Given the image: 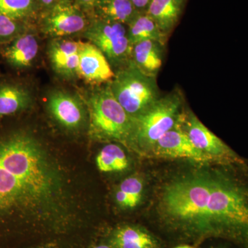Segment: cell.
Here are the masks:
<instances>
[{
    "label": "cell",
    "instance_id": "1",
    "mask_svg": "<svg viewBox=\"0 0 248 248\" xmlns=\"http://www.w3.org/2000/svg\"><path fill=\"white\" fill-rule=\"evenodd\" d=\"M155 203L158 221L182 239H223L248 248L247 163L179 171L160 186Z\"/></svg>",
    "mask_w": 248,
    "mask_h": 248
},
{
    "label": "cell",
    "instance_id": "2",
    "mask_svg": "<svg viewBox=\"0 0 248 248\" xmlns=\"http://www.w3.org/2000/svg\"><path fill=\"white\" fill-rule=\"evenodd\" d=\"M0 166L14 174L38 200L50 193L53 186L43 153L32 137L14 132L0 140Z\"/></svg>",
    "mask_w": 248,
    "mask_h": 248
},
{
    "label": "cell",
    "instance_id": "3",
    "mask_svg": "<svg viewBox=\"0 0 248 248\" xmlns=\"http://www.w3.org/2000/svg\"><path fill=\"white\" fill-rule=\"evenodd\" d=\"M86 104L89 112V131L93 138L130 145L134 119L114 97L108 82L90 93Z\"/></svg>",
    "mask_w": 248,
    "mask_h": 248
},
{
    "label": "cell",
    "instance_id": "4",
    "mask_svg": "<svg viewBox=\"0 0 248 248\" xmlns=\"http://www.w3.org/2000/svg\"><path fill=\"white\" fill-rule=\"evenodd\" d=\"M184 108V97L179 89L161 96L146 112L134 119L130 146L148 155L155 143L175 126Z\"/></svg>",
    "mask_w": 248,
    "mask_h": 248
},
{
    "label": "cell",
    "instance_id": "5",
    "mask_svg": "<svg viewBox=\"0 0 248 248\" xmlns=\"http://www.w3.org/2000/svg\"><path fill=\"white\" fill-rule=\"evenodd\" d=\"M108 84L117 102L133 119L146 112L161 97L156 78L143 74L133 61L117 70Z\"/></svg>",
    "mask_w": 248,
    "mask_h": 248
},
{
    "label": "cell",
    "instance_id": "6",
    "mask_svg": "<svg viewBox=\"0 0 248 248\" xmlns=\"http://www.w3.org/2000/svg\"><path fill=\"white\" fill-rule=\"evenodd\" d=\"M83 34L104 53L112 68L117 71L132 61L133 46L128 40L127 26L90 18Z\"/></svg>",
    "mask_w": 248,
    "mask_h": 248
},
{
    "label": "cell",
    "instance_id": "7",
    "mask_svg": "<svg viewBox=\"0 0 248 248\" xmlns=\"http://www.w3.org/2000/svg\"><path fill=\"white\" fill-rule=\"evenodd\" d=\"M177 124L196 148L213 160L214 164L247 163L246 159L238 155L221 138L210 131L187 108H184Z\"/></svg>",
    "mask_w": 248,
    "mask_h": 248
},
{
    "label": "cell",
    "instance_id": "8",
    "mask_svg": "<svg viewBox=\"0 0 248 248\" xmlns=\"http://www.w3.org/2000/svg\"><path fill=\"white\" fill-rule=\"evenodd\" d=\"M41 29L52 37H65L84 32L90 22L85 11L74 2L58 1L39 16Z\"/></svg>",
    "mask_w": 248,
    "mask_h": 248
},
{
    "label": "cell",
    "instance_id": "9",
    "mask_svg": "<svg viewBox=\"0 0 248 248\" xmlns=\"http://www.w3.org/2000/svg\"><path fill=\"white\" fill-rule=\"evenodd\" d=\"M148 155L154 158L186 159L196 164H214L213 160L196 148L178 124L155 143Z\"/></svg>",
    "mask_w": 248,
    "mask_h": 248
},
{
    "label": "cell",
    "instance_id": "10",
    "mask_svg": "<svg viewBox=\"0 0 248 248\" xmlns=\"http://www.w3.org/2000/svg\"><path fill=\"white\" fill-rule=\"evenodd\" d=\"M47 106L54 119L64 128L76 130L84 123V108L71 93L61 90L53 91L48 96Z\"/></svg>",
    "mask_w": 248,
    "mask_h": 248
},
{
    "label": "cell",
    "instance_id": "11",
    "mask_svg": "<svg viewBox=\"0 0 248 248\" xmlns=\"http://www.w3.org/2000/svg\"><path fill=\"white\" fill-rule=\"evenodd\" d=\"M77 74L89 83H108L115 77L104 53L91 42H84L79 51Z\"/></svg>",
    "mask_w": 248,
    "mask_h": 248
},
{
    "label": "cell",
    "instance_id": "12",
    "mask_svg": "<svg viewBox=\"0 0 248 248\" xmlns=\"http://www.w3.org/2000/svg\"><path fill=\"white\" fill-rule=\"evenodd\" d=\"M0 46L3 60L8 66L16 71L30 68L39 51L37 37L31 28L9 43Z\"/></svg>",
    "mask_w": 248,
    "mask_h": 248
},
{
    "label": "cell",
    "instance_id": "13",
    "mask_svg": "<svg viewBox=\"0 0 248 248\" xmlns=\"http://www.w3.org/2000/svg\"><path fill=\"white\" fill-rule=\"evenodd\" d=\"M32 101V91L27 85L16 80L0 81V120L28 110Z\"/></svg>",
    "mask_w": 248,
    "mask_h": 248
},
{
    "label": "cell",
    "instance_id": "14",
    "mask_svg": "<svg viewBox=\"0 0 248 248\" xmlns=\"http://www.w3.org/2000/svg\"><path fill=\"white\" fill-rule=\"evenodd\" d=\"M38 199L14 174L0 166V210L27 206Z\"/></svg>",
    "mask_w": 248,
    "mask_h": 248
},
{
    "label": "cell",
    "instance_id": "15",
    "mask_svg": "<svg viewBox=\"0 0 248 248\" xmlns=\"http://www.w3.org/2000/svg\"><path fill=\"white\" fill-rule=\"evenodd\" d=\"M187 0H151L146 11L161 32L169 37L177 25Z\"/></svg>",
    "mask_w": 248,
    "mask_h": 248
},
{
    "label": "cell",
    "instance_id": "16",
    "mask_svg": "<svg viewBox=\"0 0 248 248\" xmlns=\"http://www.w3.org/2000/svg\"><path fill=\"white\" fill-rule=\"evenodd\" d=\"M165 46L159 42L146 40L133 46L132 61L141 73L156 78L164 60Z\"/></svg>",
    "mask_w": 248,
    "mask_h": 248
},
{
    "label": "cell",
    "instance_id": "17",
    "mask_svg": "<svg viewBox=\"0 0 248 248\" xmlns=\"http://www.w3.org/2000/svg\"><path fill=\"white\" fill-rule=\"evenodd\" d=\"M139 13L129 0H98L87 15L90 18L128 26Z\"/></svg>",
    "mask_w": 248,
    "mask_h": 248
},
{
    "label": "cell",
    "instance_id": "18",
    "mask_svg": "<svg viewBox=\"0 0 248 248\" xmlns=\"http://www.w3.org/2000/svg\"><path fill=\"white\" fill-rule=\"evenodd\" d=\"M112 248H158V243L148 231L138 227L118 228L111 236Z\"/></svg>",
    "mask_w": 248,
    "mask_h": 248
},
{
    "label": "cell",
    "instance_id": "19",
    "mask_svg": "<svg viewBox=\"0 0 248 248\" xmlns=\"http://www.w3.org/2000/svg\"><path fill=\"white\" fill-rule=\"evenodd\" d=\"M127 35L131 45L146 40H154L166 45L167 36L165 35L155 21L148 14L139 13L127 26Z\"/></svg>",
    "mask_w": 248,
    "mask_h": 248
},
{
    "label": "cell",
    "instance_id": "20",
    "mask_svg": "<svg viewBox=\"0 0 248 248\" xmlns=\"http://www.w3.org/2000/svg\"><path fill=\"white\" fill-rule=\"evenodd\" d=\"M41 12L37 0H0V14L19 22L32 25Z\"/></svg>",
    "mask_w": 248,
    "mask_h": 248
},
{
    "label": "cell",
    "instance_id": "21",
    "mask_svg": "<svg viewBox=\"0 0 248 248\" xmlns=\"http://www.w3.org/2000/svg\"><path fill=\"white\" fill-rule=\"evenodd\" d=\"M96 163L98 169L104 172H121L129 166V160L125 152L115 143L108 144L101 150Z\"/></svg>",
    "mask_w": 248,
    "mask_h": 248
},
{
    "label": "cell",
    "instance_id": "22",
    "mask_svg": "<svg viewBox=\"0 0 248 248\" xmlns=\"http://www.w3.org/2000/svg\"><path fill=\"white\" fill-rule=\"evenodd\" d=\"M84 42L57 39L50 43L48 55L54 69L58 71L60 67L75 54L79 53Z\"/></svg>",
    "mask_w": 248,
    "mask_h": 248
},
{
    "label": "cell",
    "instance_id": "23",
    "mask_svg": "<svg viewBox=\"0 0 248 248\" xmlns=\"http://www.w3.org/2000/svg\"><path fill=\"white\" fill-rule=\"evenodd\" d=\"M31 26L0 14V45L9 43L30 29Z\"/></svg>",
    "mask_w": 248,
    "mask_h": 248
},
{
    "label": "cell",
    "instance_id": "24",
    "mask_svg": "<svg viewBox=\"0 0 248 248\" xmlns=\"http://www.w3.org/2000/svg\"><path fill=\"white\" fill-rule=\"evenodd\" d=\"M119 190L128 196L133 208H135L141 200L143 190V180L138 176H131L121 183Z\"/></svg>",
    "mask_w": 248,
    "mask_h": 248
},
{
    "label": "cell",
    "instance_id": "25",
    "mask_svg": "<svg viewBox=\"0 0 248 248\" xmlns=\"http://www.w3.org/2000/svg\"><path fill=\"white\" fill-rule=\"evenodd\" d=\"M79 53H78L68 58L57 72L64 76L71 77L77 75L79 66Z\"/></svg>",
    "mask_w": 248,
    "mask_h": 248
},
{
    "label": "cell",
    "instance_id": "26",
    "mask_svg": "<svg viewBox=\"0 0 248 248\" xmlns=\"http://www.w3.org/2000/svg\"><path fill=\"white\" fill-rule=\"evenodd\" d=\"M98 0H74L75 4L87 14Z\"/></svg>",
    "mask_w": 248,
    "mask_h": 248
},
{
    "label": "cell",
    "instance_id": "27",
    "mask_svg": "<svg viewBox=\"0 0 248 248\" xmlns=\"http://www.w3.org/2000/svg\"><path fill=\"white\" fill-rule=\"evenodd\" d=\"M131 1L137 11L140 13L146 12L151 0H129Z\"/></svg>",
    "mask_w": 248,
    "mask_h": 248
},
{
    "label": "cell",
    "instance_id": "28",
    "mask_svg": "<svg viewBox=\"0 0 248 248\" xmlns=\"http://www.w3.org/2000/svg\"><path fill=\"white\" fill-rule=\"evenodd\" d=\"M42 11L51 8L54 4L58 2V0H37Z\"/></svg>",
    "mask_w": 248,
    "mask_h": 248
},
{
    "label": "cell",
    "instance_id": "29",
    "mask_svg": "<svg viewBox=\"0 0 248 248\" xmlns=\"http://www.w3.org/2000/svg\"><path fill=\"white\" fill-rule=\"evenodd\" d=\"M175 248H197L195 247H194V246H189V245H184V246H178V247Z\"/></svg>",
    "mask_w": 248,
    "mask_h": 248
},
{
    "label": "cell",
    "instance_id": "30",
    "mask_svg": "<svg viewBox=\"0 0 248 248\" xmlns=\"http://www.w3.org/2000/svg\"><path fill=\"white\" fill-rule=\"evenodd\" d=\"M93 248H112L111 246H106V245H101V246H96V247H94Z\"/></svg>",
    "mask_w": 248,
    "mask_h": 248
},
{
    "label": "cell",
    "instance_id": "31",
    "mask_svg": "<svg viewBox=\"0 0 248 248\" xmlns=\"http://www.w3.org/2000/svg\"><path fill=\"white\" fill-rule=\"evenodd\" d=\"M58 1H61V2H74V0H58Z\"/></svg>",
    "mask_w": 248,
    "mask_h": 248
}]
</instances>
